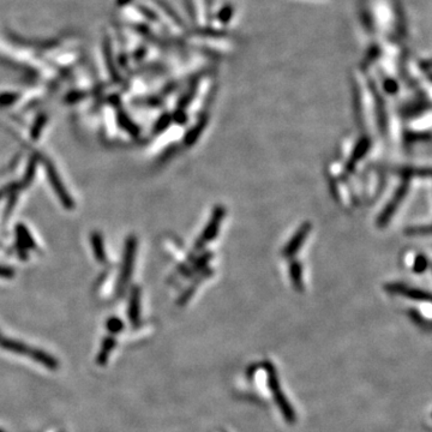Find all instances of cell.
Returning <instances> with one entry per match:
<instances>
[{
  "label": "cell",
  "instance_id": "cell-1",
  "mask_svg": "<svg viewBox=\"0 0 432 432\" xmlns=\"http://www.w3.org/2000/svg\"><path fill=\"white\" fill-rule=\"evenodd\" d=\"M359 15L375 42H401L405 37V13L400 0H360Z\"/></svg>",
  "mask_w": 432,
  "mask_h": 432
},
{
  "label": "cell",
  "instance_id": "cell-2",
  "mask_svg": "<svg viewBox=\"0 0 432 432\" xmlns=\"http://www.w3.org/2000/svg\"><path fill=\"white\" fill-rule=\"evenodd\" d=\"M191 43L202 51L213 54H224L233 50L234 44L230 36L224 32L212 29V28H200L191 37Z\"/></svg>",
  "mask_w": 432,
  "mask_h": 432
},
{
  "label": "cell",
  "instance_id": "cell-3",
  "mask_svg": "<svg viewBox=\"0 0 432 432\" xmlns=\"http://www.w3.org/2000/svg\"><path fill=\"white\" fill-rule=\"evenodd\" d=\"M43 166L44 169H46L47 177L50 179V183L53 188L55 195L58 196V198L60 199V203L63 204L64 208L66 209H72L75 207V202L72 199V197L69 195L67 190L65 189V186L61 181L59 174L57 173V169L53 166V164L50 160H43Z\"/></svg>",
  "mask_w": 432,
  "mask_h": 432
},
{
  "label": "cell",
  "instance_id": "cell-4",
  "mask_svg": "<svg viewBox=\"0 0 432 432\" xmlns=\"http://www.w3.org/2000/svg\"><path fill=\"white\" fill-rule=\"evenodd\" d=\"M136 250H137L136 237L130 236L126 239L125 251H124L122 271H120V278H119L120 288H123V287H125L127 285V282H129V280L131 278V274H132L134 257H136Z\"/></svg>",
  "mask_w": 432,
  "mask_h": 432
},
{
  "label": "cell",
  "instance_id": "cell-5",
  "mask_svg": "<svg viewBox=\"0 0 432 432\" xmlns=\"http://www.w3.org/2000/svg\"><path fill=\"white\" fill-rule=\"evenodd\" d=\"M188 2L192 18L198 27V29L208 27L210 18H212L210 0H188Z\"/></svg>",
  "mask_w": 432,
  "mask_h": 432
},
{
  "label": "cell",
  "instance_id": "cell-6",
  "mask_svg": "<svg viewBox=\"0 0 432 432\" xmlns=\"http://www.w3.org/2000/svg\"><path fill=\"white\" fill-rule=\"evenodd\" d=\"M140 303H141V291L138 287H133L131 291L130 303H129V319L132 324H138L140 322Z\"/></svg>",
  "mask_w": 432,
  "mask_h": 432
},
{
  "label": "cell",
  "instance_id": "cell-7",
  "mask_svg": "<svg viewBox=\"0 0 432 432\" xmlns=\"http://www.w3.org/2000/svg\"><path fill=\"white\" fill-rule=\"evenodd\" d=\"M0 347L4 348V350L6 351L12 352V353L28 354V357H29L30 351H32V348H29L27 345L22 344V342L11 340V338H6L3 336H0Z\"/></svg>",
  "mask_w": 432,
  "mask_h": 432
},
{
  "label": "cell",
  "instance_id": "cell-8",
  "mask_svg": "<svg viewBox=\"0 0 432 432\" xmlns=\"http://www.w3.org/2000/svg\"><path fill=\"white\" fill-rule=\"evenodd\" d=\"M90 240H92L93 252H94L96 261H98L99 263H106L107 255L105 251V245H103L102 236L99 232H93Z\"/></svg>",
  "mask_w": 432,
  "mask_h": 432
},
{
  "label": "cell",
  "instance_id": "cell-9",
  "mask_svg": "<svg viewBox=\"0 0 432 432\" xmlns=\"http://www.w3.org/2000/svg\"><path fill=\"white\" fill-rule=\"evenodd\" d=\"M16 234H17V239L22 245V248L24 250H33V248H36V244L35 241H34V238L32 237V234H30L29 231H28V228L24 226V224L19 223L16 226Z\"/></svg>",
  "mask_w": 432,
  "mask_h": 432
},
{
  "label": "cell",
  "instance_id": "cell-10",
  "mask_svg": "<svg viewBox=\"0 0 432 432\" xmlns=\"http://www.w3.org/2000/svg\"><path fill=\"white\" fill-rule=\"evenodd\" d=\"M29 357L33 358L34 360L37 361V362H41L43 366H46V368L51 369V370H57L59 368V365H58V361L55 360L53 357H51L50 354H47L46 352L43 351H40V350H32L29 353Z\"/></svg>",
  "mask_w": 432,
  "mask_h": 432
},
{
  "label": "cell",
  "instance_id": "cell-11",
  "mask_svg": "<svg viewBox=\"0 0 432 432\" xmlns=\"http://www.w3.org/2000/svg\"><path fill=\"white\" fill-rule=\"evenodd\" d=\"M118 122H119V125L122 126L124 130H126L131 136H138V132H140V131H138V127L134 125V124L132 123V120L127 117L126 113L118 112Z\"/></svg>",
  "mask_w": 432,
  "mask_h": 432
},
{
  "label": "cell",
  "instance_id": "cell-12",
  "mask_svg": "<svg viewBox=\"0 0 432 432\" xmlns=\"http://www.w3.org/2000/svg\"><path fill=\"white\" fill-rule=\"evenodd\" d=\"M46 123H47L46 114H41V116L37 117L35 123H34V125L32 126V129H30V137H32L34 141L39 140L41 136V132H42L43 127L44 125H46Z\"/></svg>",
  "mask_w": 432,
  "mask_h": 432
},
{
  "label": "cell",
  "instance_id": "cell-13",
  "mask_svg": "<svg viewBox=\"0 0 432 432\" xmlns=\"http://www.w3.org/2000/svg\"><path fill=\"white\" fill-rule=\"evenodd\" d=\"M114 346H116V341H114V338H112V337L106 338L105 342H103L101 352H100L99 358H98V362L100 365H103L107 361V358H108V353L113 350Z\"/></svg>",
  "mask_w": 432,
  "mask_h": 432
},
{
  "label": "cell",
  "instance_id": "cell-14",
  "mask_svg": "<svg viewBox=\"0 0 432 432\" xmlns=\"http://www.w3.org/2000/svg\"><path fill=\"white\" fill-rule=\"evenodd\" d=\"M18 94L16 93H4L0 94V107H9L18 100Z\"/></svg>",
  "mask_w": 432,
  "mask_h": 432
},
{
  "label": "cell",
  "instance_id": "cell-15",
  "mask_svg": "<svg viewBox=\"0 0 432 432\" xmlns=\"http://www.w3.org/2000/svg\"><path fill=\"white\" fill-rule=\"evenodd\" d=\"M123 322L119 319H117V317H112V319L107 321V329H108L110 334H118L119 331L123 330Z\"/></svg>",
  "mask_w": 432,
  "mask_h": 432
},
{
  "label": "cell",
  "instance_id": "cell-16",
  "mask_svg": "<svg viewBox=\"0 0 432 432\" xmlns=\"http://www.w3.org/2000/svg\"><path fill=\"white\" fill-rule=\"evenodd\" d=\"M36 157H33L32 160H30L29 165H28V168H27V172H26V175H24V184H30L32 180L34 179V175H35V171H36Z\"/></svg>",
  "mask_w": 432,
  "mask_h": 432
},
{
  "label": "cell",
  "instance_id": "cell-17",
  "mask_svg": "<svg viewBox=\"0 0 432 432\" xmlns=\"http://www.w3.org/2000/svg\"><path fill=\"white\" fill-rule=\"evenodd\" d=\"M15 269L11 267H6V265H0V278L4 279H12L15 276Z\"/></svg>",
  "mask_w": 432,
  "mask_h": 432
},
{
  "label": "cell",
  "instance_id": "cell-18",
  "mask_svg": "<svg viewBox=\"0 0 432 432\" xmlns=\"http://www.w3.org/2000/svg\"><path fill=\"white\" fill-rule=\"evenodd\" d=\"M0 432H5V431L4 430H0Z\"/></svg>",
  "mask_w": 432,
  "mask_h": 432
},
{
  "label": "cell",
  "instance_id": "cell-19",
  "mask_svg": "<svg viewBox=\"0 0 432 432\" xmlns=\"http://www.w3.org/2000/svg\"><path fill=\"white\" fill-rule=\"evenodd\" d=\"M0 336H2V334H0Z\"/></svg>",
  "mask_w": 432,
  "mask_h": 432
}]
</instances>
